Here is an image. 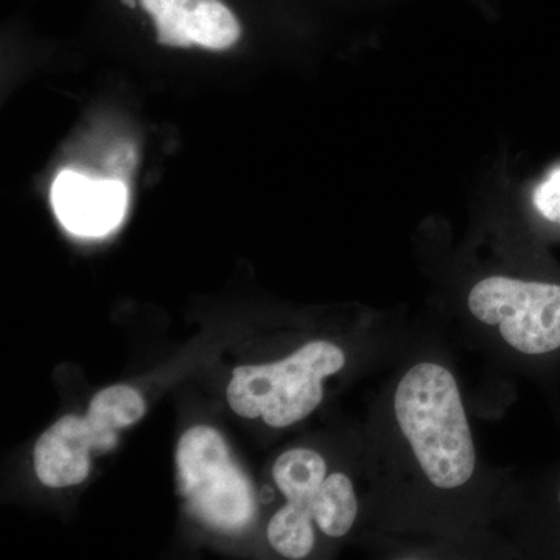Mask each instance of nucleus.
<instances>
[{
	"label": "nucleus",
	"mask_w": 560,
	"mask_h": 560,
	"mask_svg": "<svg viewBox=\"0 0 560 560\" xmlns=\"http://www.w3.org/2000/svg\"><path fill=\"white\" fill-rule=\"evenodd\" d=\"M394 408L427 478L440 489L466 485L477 453L452 372L433 363L412 368L397 386Z\"/></svg>",
	"instance_id": "nucleus-1"
},
{
	"label": "nucleus",
	"mask_w": 560,
	"mask_h": 560,
	"mask_svg": "<svg viewBox=\"0 0 560 560\" xmlns=\"http://www.w3.org/2000/svg\"><path fill=\"white\" fill-rule=\"evenodd\" d=\"M345 363V353L331 342H308L278 363L237 368L228 401L242 418H261L267 425L283 429L318 407L323 378L341 371Z\"/></svg>",
	"instance_id": "nucleus-2"
},
{
	"label": "nucleus",
	"mask_w": 560,
	"mask_h": 560,
	"mask_svg": "<svg viewBox=\"0 0 560 560\" xmlns=\"http://www.w3.org/2000/svg\"><path fill=\"white\" fill-rule=\"evenodd\" d=\"M176 466L180 495L195 517L221 533H241L249 525L257 504L253 488L219 431H187L178 444Z\"/></svg>",
	"instance_id": "nucleus-3"
},
{
	"label": "nucleus",
	"mask_w": 560,
	"mask_h": 560,
	"mask_svg": "<svg viewBox=\"0 0 560 560\" xmlns=\"http://www.w3.org/2000/svg\"><path fill=\"white\" fill-rule=\"evenodd\" d=\"M469 308L481 323L499 326L504 341L523 353L560 348V285L488 278L471 289Z\"/></svg>",
	"instance_id": "nucleus-4"
},
{
	"label": "nucleus",
	"mask_w": 560,
	"mask_h": 560,
	"mask_svg": "<svg viewBox=\"0 0 560 560\" xmlns=\"http://www.w3.org/2000/svg\"><path fill=\"white\" fill-rule=\"evenodd\" d=\"M51 205L62 226L72 234L102 237L124 220L128 191L120 180L94 179L65 171L51 186Z\"/></svg>",
	"instance_id": "nucleus-5"
},
{
	"label": "nucleus",
	"mask_w": 560,
	"mask_h": 560,
	"mask_svg": "<svg viewBox=\"0 0 560 560\" xmlns=\"http://www.w3.org/2000/svg\"><path fill=\"white\" fill-rule=\"evenodd\" d=\"M91 451H105L86 419L66 416L36 442L33 458L39 481L49 488L80 485L90 475Z\"/></svg>",
	"instance_id": "nucleus-6"
},
{
	"label": "nucleus",
	"mask_w": 560,
	"mask_h": 560,
	"mask_svg": "<svg viewBox=\"0 0 560 560\" xmlns=\"http://www.w3.org/2000/svg\"><path fill=\"white\" fill-rule=\"evenodd\" d=\"M272 477L291 506L312 517V499L326 480V463L323 456L307 448H294L283 453L272 467Z\"/></svg>",
	"instance_id": "nucleus-7"
},
{
	"label": "nucleus",
	"mask_w": 560,
	"mask_h": 560,
	"mask_svg": "<svg viewBox=\"0 0 560 560\" xmlns=\"http://www.w3.org/2000/svg\"><path fill=\"white\" fill-rule=\"evenodd\" d=\"M145 415V404L138 390L130 386L117 385L101 390L92 399L84 416L92 430L98 434L105 451L117 445L116 431L130 427Z\"/></svg>",
	"instance_id": "nucleus-8"
},
{
	"label": "nucleus",
	"mask_w": 560,
	"mask_h": 560,
	"mask_svg": "<svg viewBox=\"0 0 560 560\" xmlns=\"http://www.w3.org/2000/svg\"><path fill=\"white\" fill-rule=\"evenodd\" d=\"M359 512L352 481L346 475L326 477L312 499L311 514L323 533L330 537H342L352 528Z\"/></svg>",
	"instance_id": "nucleus-9"
},
{
	"label": "nucleus",
	"mask_w": 560,
	"mask_h": 560,
	"mask_svg": "<svg viewBox=\"0 0 560 560\" xmlns=\"http://www.w3.org/2000/svg\"><path fill=\"white\" fill-rule=\"evenodd\" d=\"M191 43L210 50H226L241 39L235 14L221 0H195L186 20Z\"/></svg>",
	"instance_id": "nucleus-10"
},
{
	"label": "nucleus",
	"mask_w": 560,
	"mask_h": 560,
	"mask_svg": "<svg viewBox=\"0 0 560 560\" xmlns=\"http://www.w3.org/2000/svg\"><path fill=\"white\" fill-rule=\"evenodd\" d=\"M312 521L311 515L304 511L287 504L276 512L268 525V540L271 547L289 559L307 558L315 544Z\"/></svg>",
	"instance_id": "nucleus-11"
},
{
	"label": "nucleus",
	"mask_w": 560,
	"mask_h": 560,
	"mask_svg": "<svg viewBox=\"0 0 560 560\" xmlns=\"http://www.w3.org/2000/svg\"><path fill=\"white\" fill-rule=\"evenodd\" d=\"M142 9L153 18L158 40L168 47H190L186 20L195 0H139Z\"/></svg>",
	"instance_id": "nucleus-12"
},
{
	"label": "nucleus",
	"mask_w": 560,
	"mask_h": 560,
	"mask_svg": "<svg viewBox=\"0 0 560 560\" xmlns=\"http://www.w3.org/2000/svg\"><path fill=\"white\" fill-rule=\"evenodd\" d=\"M534 206L545 219L560 223V167L552 168L537 186Z\"/></svg>",
	"instance_id": "nucleus-13"
},
{
	"label": "nucleus",
	"mask_w": 560,
	"mask_h": 560,
	"mask_svg": "<svg viewBox=\"0 0 560 560\" xmlns=\"http://www.w3.org/2000/svg\"><path fill=\"white\" fill-rule=\"evenodd\" d=\"M121 3H125V5L131 7V9H135V7H136V0H121Z\"/></svg>",
	"instance_id": "nucleus-14"
},
{
	"label": "nucleus",
	"mask_w": 560,
	"mask_h": 560,
	"mask_svg": "<svg viewBox=\"0 0 560 560\" xmlns=\"http://www.w3.org/2000/svg\"><path fill=\"white\" fill-rule=\"evenodd\" d=\"M559 503H560V493H559Z\"/></svg>",
	"instance_id": "nucleus-15"
}]
</instances>
